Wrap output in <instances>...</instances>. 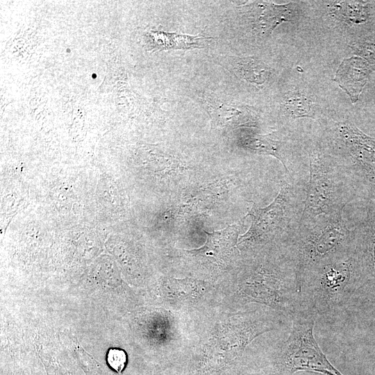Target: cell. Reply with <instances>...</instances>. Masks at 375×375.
<instances>
[{"label": "cell", "mask_w": 375, "mask_h": 375, "mask_svg": "<svg viewBox=\"0 0 375 375\" xmlns=\"http://www.w3.org/2000/svg\"><path fill=\"white\" fill-rule=\"evenodd\" d=\"M342 212L340 210L299 222L280 244L295 267L299 285L306 271L350 253L352 231L346 226Z\"/></svg>", "instance_id": "6da1fadb"}, {"label": "cell", "mask_w": 375, "mask_h": 375, "mask_svg": "<svg viewBox=\"0 0 375 375\" xmlns=\"http://www.w3.org/2000/svg\"><path fill=\"white\" fill-rule=\"evenodd\" d=\"M365 283L350 253L319 264L299 279L300 308L329 317L344 308Z\"/></svg>", "instance_id": "7a4b0ae2"}, {"label": "cell", "mask_w": 375, "mask_h": 375, "mask_svg": "<svg viewBox=\"0 0 375 375\" xmlns=\"http://www.w3.org/2000/svg\"><path fill=\"white\" fill-rule=\"evenodd\" d=\"M317 319L313 314L301 309L290 318V331L279 353L281 367L287 374L305 371L343 375L327 359L315 338Z\"/></svg>", "instance_id": "3957f363"}, {"label": "cell", "mask_w": 375, "mask_h": 375, "mask_svg": "<svg viewBox=\"0 0 375 375\" xmlns=\"http://www.w3.org/2000/svg\"><path fill=\"white\" fill-rule=\"evenodd\" d=\"M342 169L319 152L310 154V178L299 222L343 210L344 197Z\"/></svg>", "instance_id": "277c9868"}, {"label": "cell", "mask_w": 375, "mask_h": 375, "mask_svg": "<svg viewBox=\"0 0 375 375\" xmlns=\"http://www.w3.org/2000/svg\"><path fill=\"white\" fill-rule=\"evenodd\" d=\"M296 194L289 184L281 185L274 200L265 208L253 206L248 215L252 218L247 232L240 238V244L279 245L295 228L292 223L296 216Z\"/></svg>", "instance_id": "5b68a950"}, {"label": "cell", "mask_w": 375, "mask_h": 375, "mask_svg": "<svg viewBox=\"0 0 375 375\" xmlns=\"http://www.w3.org/2000/svg\"><path fill=\"white\" fill-rule=\"evenodd\" d=\"M358 235L352 232L350 254L365 285L375 282V227Z\"/></svg>", "instance_id": "8992f818"}, {"label": "cell", "mask_w": 375, "mask_h": 375, "mask_svg": "<svg viewBox=\"0 0 375 375\" xmlns=\"http://www.w3.org/2000/svg\"><path fill=\"white\" fill-rule=\"evenodd\" d=\"M369 72L367 63L360 58L344 59L338 69L334 81L355 103L367 82Z\"/></svg>", "instance_id": "52a82bcc"}, {"label": "cell", "mask_w": 375, "mask_h": 375, "mask_svg": "<svg viewBox=\"0 0 375 375\" xmlns=\"http://www.w3.org/2000/svg\"><path fill=\"white\" fill-rule=\"evenodd\" d=\"M149 50L162 51L170 49H189L208 44L212 38L204 35H179L163 31H151L146 34Z\"/></svg>", "instance_id": "ba28073f"}, {"label": "cell", "mask_w": 375, "mask_h": 375, "mask_svg": "<svg viewBox=\"0 0 375 375\" xmlns=\"http://www.w3.org/2000/svg\"><path fill=\"white\" fill-rule=\"evenodd\" d=\"M240 144L251 151L259 154H267L275 157L283 165L289 174L283 142L273 134L260 135L253 132L244 133L240 138Z\"/></svg>", "instance_id": "9c48e42d"}, {"label": "cell", "mask_w": 375, "mask_h": 375, "mask_svg": "<svg viewBox=\"0 0 375 375\" xmlns=\"http://www.w3.org/2000/svg\"><path fill=\"white\" fill-rule=\"evenodd\" d=\"M206 233V243L197 251V253H204L208 256L216 257L234 246L238 237L239 228L238 225L233 224L221 231Z\"/></svg>", "instance_id": "30bf717a"}, {"label": "cell", "mask_w": 375, "mask_h": 375, "mask_svg": "<svg viewBox=\"0 0 375 375\" xmlns=\"http://www.w3.org/2000/svg\"><path fill=\"white\" fill-rule=\"evenodd\" d=\"M262 5L259 20L265 33H271L278 24L290 20L291 12L288 5L278 6L269 3Z\"/></svg>", "instance_id": "8fae6325"}, {"label": "cell", "mask_w": 375, "mask_h": 375, "mask_svg": "<svg viewBox=\"0 0 375 375\" xmlns=\"http://www.w3.org/2000/svg\"><path fill=\"white\" fill-rule=\"evenodd\" d=\"M237 68L244 78L258 85L265 82L269 72L266 65L251 58L239 59Z\"/></svg>", "instance_id": "7c38bea8"}, {"label": "cell", "mask_w": 375, "mask_h": 375, "mask_svg": "<svg viewBox=\"0 0 375 375\" xmlns=\"http://www.w3.org/2000/svg\"><path fill=\"white\" fill-rule=\"evenodd\" d=\"M241 107L220 103L215 105L212 110V115L215 121L222 126H238L249 124V123L242 117L244 113L243 109Z\"/></svg>", "instance_id": "4fadbf2b"}, {"label": "cell", "mask_w": 375, "mask_h": 375, "mask_svg": "<svg viewBox=\"0 0 375 375\" xmlns=\"http://www.w3.org/2000/svg\"><path fill=\"white\" fill-rule=\"evenodd\" d=\"M285 106L288 114L293 118L314 117L310 101L301 93L287 94Z\"/></svg>", "instance_id": "5bb4252c"}, {"label": "cell", "mask_w": 375, "mask_h": 375, "mask_svg": "<svg viewBox=\"0 0 375 375\" xmlns=\"http://www.w3.org/2000/svg\"><path fill=\"white\" fill-rule=\"evenodd\" d=\"M126 353L119 349H111L107 354L108 365L116 372L121 373L126 363Z\"/></svg>", "instance_id": "9a60e30c"}, {"label": "cell", "mask_w": 375, "mask_h": 375, "mask_svg": "<svg viewBox=\"0 0 375 375\" xmlns=\"http://www.w3.org/2000/svg\"><path fill=\"white\" fill-rule=\"evenodd\" d=\"M362 288H367L369 292L372 294L373 299H375V282L365 285Z\"/></svg>", "instance_id": "2e32d148"}]
</instances>
